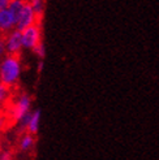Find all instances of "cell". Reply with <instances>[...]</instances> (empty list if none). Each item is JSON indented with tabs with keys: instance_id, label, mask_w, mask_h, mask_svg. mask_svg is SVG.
<instances>
[{
	"instance_id": "6da1fadb",
	"label": "cell",
	"mask_w": 159,
	"mask_h": 160,
	"mask_svg": "<svg viewBox=\"0 0 159 160\" xmlns=\"http://www.w3.org/2000/svg\"><path fill=\"white\" fill-rule=\"evenodd\" d=\"M21 74V62L18 55H11L0 64V82H3L8 87L17 83Z\"/></svg>"
},
{
	"instance_id": "7a4b0ae2",
	"label": "cell",
	"mask_w": 159,
	"mask_h": 160,
	"mask_svg": "<svg viewBox=\"0 0 159 160\" xmlns=\"http://www.w3.org/2000/svg\"><path fill=\"white\" fill-rule=\"evenodd\" d=\"M22 34V44L23 48L33 50L34 47L42 42V30H41V22H37L34 25H30L26 29L21 31Z\"/></svg>"
},
{
	"instance_id": "3957f363",
	"label": "cell",
	"mask_w": 159,
	"mask_h": 160,
	"mask_svg": "<svg viewBox=\"0 0 159 160\" xmlns=\"http://www.w3.org/2000/svg\"><path fill=\"white\" fill-rule=\"evenodd\" d=\"M37 22H41V20L38 18L37 13L33 9V5H31V3L28 0L26 4L23 5L20 16H18L17 22H16V29L22 31L23 29H26L30 25H34V23H37Z\"/></svg>"
},
{
	"instance_id": "277c9868",
	"label": "cell",
	"mask_w": 159,
	"mask_h": 160,
	"mask_svg": "<svg viewBox=\"0 0 159 160\" xmlns=\"http://www.w3.org/2000/svg\"><path fill=\"white\" fill-rule=\"evenodd\" d=\"M30 107H31V98L26 94H22L17 99V102L13 104L12 118L14 121H21L26 115L30 113Z\"/></svg>"
},
{
	"instance_id": "5b68a950",
	"label": "cell",
	"mask_w": 159,
	"mask_h": 160,
	"mask_svg": "<svg viewBox=\"0 0 159 160\" xmlns=\"http://www.w3.org/2000/svg\"><path fill=\"white\" fill-rule=\"evenodd\" d=\"M5 46H7V51L11 55H18L20 51L23 48L21 30H17V29L12 30L9 35H7L5 38Z\"/></svg>"
},
{
	"instance_id": "8992f818",
	"label": "cell",
	"mask_w": 159,
	"mask_h": 160,
	"mask_svg": "<svg viewBox=\"0 0 159 160\" xmlns=\"http://www.w3.org/2000/svg\"><path fill=\"white\" fill-rule=\"evenodd\" d=\"M39 121H41V111L37 109L34 111L33 113H29L26 115L25 117H23L21 120V124L26 128L28 133L30 134H37L38 133V129H39Z\"/></svg>"
},
{
	"instance_id": "52a82bcc",
	"label": "cell",
	"mask_w": 159,
	"mask_h": 160,
	"mask_svg": "<svg viewBox=\"0 0 159 160\" xmlns=\"http://www.w3.org/2000/svg\"><path fill=\"white\" fill-rule=\"evenodd\" d=\"M13 29H16V18L13 13L9 11V8L0 9V31L8 33Z\"/></svg>"
},
{
	"instance_id": "ba28073f",
	"label": "cell",
	"mask_w": 159,
	"mask_h": 160,
	"mask_svg": "<svg viewBox=\"0 0 159 160\" xmlns=\"http://www.w3.org/2000/svg\"><path fill=\"white\" fill-rule=\"evenodd\" d=\"M28 0H11L9 2V5H8V8H9V11L13 13L14 16V18H16V22H17V18H18V16L22 11V8L23 5L26 4Z\"/></svg>"
},
{
	"instance_id": "9c48e42d",
	"label": "cell",
	"mask_w": 159,
	"mask_h": 160,
	"mask_svg": "<svg viewBox=\"0 0 159 160\" xmlns=\"http://www.w3.org/2000/svg\"><path fill=\"white\" fill-rule=\"evenodd\" d=\"M34 143H35V139L33 137V134L28 133V134H25L21 138V141H20V148H21V151H29L30 148H33Z\"/></svg>"
},
{
	"instance_id": "30bf717a",
	"label": "cell",
	"mask_w": 159,
	"mask_h": 160,
	"mask_svg": "<svg viewBox=\"0 0 159 160\" xmlns=\"http://www.w3.org/2000/svg\"><path fill=\"white\" fill-rule=\"evenodd\" d=\"M30 3H31V5H33V9L37 13L38 18L41 20L42 16H43V11H44V2H30Z\"/></svg>"
},
{
	"instance_id": "8fae6325",
	"label": "cell",
	"mask_w": 159,
	"mask_h": 160,
	"mask_svg": "<svg viewBox=\"0 0 159 160\" xmlns=\"http://www.w3.org/2000/svg\"><path fill=\"white\" fill-rule=\"evenodd\" d=\"M8 97H9V87L3 82H0V104L4 103L8 99Z\"/></svg>"
},
{
	"instance_id": "7c38bea8",
	"label": "cell",
	"mask_w": 159,
	"mask_h": 160,
	"mask_svg": "<svg viewBox=\"0 0 159 160\" xmlns=\"http://www.w3.org/2000/svg\"><path fill=\"white\" fill-rule=\"evenodd\" d=\"M33 51L35 52V55L38 56L39 59H43L44 56H46V48H44V44L41 42V43H38L34 48H33Z\"/></svg>"
},
{
	"instance_id": "4fadbf2b",
	"label": "cell",
	"mask_w": 159,
	"mask_h": 160,
	"mask_svg": "<svg viewBox=\"0 0 159 160\" xmlns=\"http://www.w3.org/2000/svg\"><path fill=\"white\" fill-rule=\"evenodd\" d=\"M5 51H7V46H5V41L3 38H0V58L5 53Z\"/></svg>"
},
{
	"instance_id": "5bb4252c",
	"label": "cell",
	"mask_w": 159,
	"mask_h": 160,
	"mask_svg": "<svg viewBox=\"0 0 159 160\" xmlns=\"http://www.w3.org/2000/svg\"><path fill=\"white\" fill-rule=\"evenodd\" d=\"M11 0H0V9H4V8H8Z\"/></svg>"
},
{
	"instance_id": "9a60e30c",
	"label": "cell",
	"mask_w": 159,
	"mask_h": 160,
	"mask_svg": "<svg viewBox=\"0 0 159 160\" xmlns=\"http://www.w3.org/2000/svg\"><path fill=\"white\" fill-rule=\"evenodd\" d=\"M5 125V121H4V117H0V129Z\"/></svg>"
},
{
	"instance_id": "2e32d148",
	"label": "cell",
	"mask_w": 159,
	"mask_h": 160,
	"mask_svg": "<svg viewBox=\"0 0 159 160\" xmlns=\"http://www.w3.org/2000/svg\"><path fill=\"white\" fill-rule=\"evenodd\" d=\"M42 69H43V62L41 61L38 64V72H42Z\"/></svg>"
},
{
	"instance_id": "e0dca14e",
	"label": "cell",
	"mask_w": 159,
	"mask_h": 160,
	"mask_svg": "<svg viewBox=\"0 0 159 160\" xmlns=\"http://www.w3.org/2000/svg\"><path fill=\"white\" fill-rule=\"evenodd\" d=\"M30 2H44V0H30Z\"/></svg>"
},
{
	"instance_id": "ac0fdd59",
	"label": "cell",
	"mask_w": 159,
	"mask_h": 160,
	"mask_svg": "<svg viewBox=\"0 0 159 160\" xmlns=\"http://www.w3.org/2000/svg\"><path fill=\"white\" fill-rule=\"evenodd\" d=\"M0 155H2V148H0Z\"/></svg>"
}]
</instances>
